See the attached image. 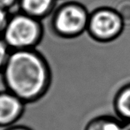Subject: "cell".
I'll return each mask as SVG.
<instances>
[{
    "label": "cell",
    "mask_w": 130,
    "mask_h": 130,
    "mask_svg": "<svg viewBox=\"0 0 130 130\" xmlns=\"http://www.w3.org/2000/svg\"><path fill=\"white\" fill-rule=\"evenodd\" d=\"M116 110L123 122L130 120V85L124 88L117 95Z\"/></svg>",
    "instance_id": "obj_7"
},
{
    "label": "cell",
    "mask_w": 130,
    "mask_h": 130,
    "mask_svg": "<svg viewBox=\"0 0 130 130\" xmlns=\"http://www.w3.org/2000/svg\"><path fill=\"white\" fill-rule=\"evenodd\" d=\"M4 130H32L30 127L25 126V125H22V124H16L14 126L8 127Z\"/></svg>",
    "instance_id": "obj_12"
},
{
    "label": "cell",
    "mask_w": 130,
    "mask_h": 130,
    "mask_svg": "<svg viewBox=\"0 0 130 130\" xmlns=\"http://www.w3.org/2000/svg\"><path fill=\"white\" fill-rule=\"evenodd\" d=\"M44 35L42 21L19 11L10 13L2 37L11 50L36 49Z\"/></svg>",
    "instance_id": "obj_2"
},
{
    "label": "cell",
    "mask_w": 130,
    "mask_h": 130,
    "mask_svg": "<svg viewBox=\"0 0 130 130\" xmlns=\"http://www.w3.org/2000/svg\"><path fill=\"white\" fill-rule=\"evenodd\" d=\"M58 0H19L18 11L42 21L51 16Z\"/></svg>",
    "instance_id": "obj_6"
},
{
    "label": "cell",
    "mask_w": 130,
    "mask_h": 130,
    "mask_svg": "<svg viewBox=\"0 0 130 130\" xmlns=\"http://www.w3.org/2000/svg\"><path fill=\"white\" fill-rule=\"evenodd\" d=\"M26 104L13 93L0 91V128L5 129L19 123L25 112Z\"/></svg>",
    "instance_id": "obj_5"
},
{
    "label": "cell",
    "mask_w": 130,
    "mask_h": 130,
    "mask_svg": "<svg viewBox=\"0 0 130 130\" xmlns=\"http://www.w3.org/2000/svg\"><path fill=\"white\" fill-rule=\"evenodd\" d=\"M0 75L5 89L26 104L43 98L52 83L50 66L37 49L11 50Z\"/></svg>",
    "instance_id": "obj_1"
},
{
    "label": "cell",
    "mask_w": 130,
    "mask_h": 130,
    "mask_svg": "<svg viewBox=\"0 0 130 130\" xmlns=\"http://www.w3.org/2000/svg\"><path fill=\"white\" fill-rule=\"evenodd\" d=\"M123 130H130V120L124 122L123 126Z\"/></svg>",
    "instance_id": "obj_13"
},
{
    "label": "cell",
    "mask_w": 130,
    "mask_h": 130,
    "mask_svg": "<svg viewBox=\"0 0 130 130\" xmlns=\"http://www.w3.org/2000/svg\"><path fill=\"white\" fill-rule=\"evenodd\" d=\"M9 14H10L9 12L0 8V37L2 36V32L5 29V24H6L8 18L9 17Z\"/></svg>",
    "instance_id": "obj_11"
},
{
    "label": "cell",
    "mask_w": 130,
    "mask_h": 130,
    "mask_svg": "<svg viewBox=\"0 0 130 130\" xmlns=\"http://www.w3.org/2000/svg\"><path fill=\"white\" fill-rule=\"evenodd\" d=\"M19 0H0V8L9 13L14 7H18Z\"/></svg>",
    "instance_id": "obj_10"
},
{
    "label": "cell",
    "mask_w": 130,
    "mask_h": 130,
    "mask_svg": "<svg viewBox=\"0 0 130 130\" xmlns=\"http://www.w3.org/2000/svg\"><path fill=\"white\" fill-rule=\"evenodd\" d=\"M50 17L53 33L60 38L74 40L86 32L90 14L80 2L66 0L56 6Z\"/></svg>",
    "instance_id": "obj_3"
},
{
    "label": "cell",
    "mask_w": 130,
    "mask_h": 130,
    "mask_svg": "<svg viewBox=\"0 0 130 130\" xmlns=\"http://www.w3.org/2000/svg\"><path fill=\"white\" fill-rule=\"evenodd\" d=\"M11 53V50L4 40V39L0 37V74L6 65Z\"/></svg>",
    "instance_id": "obj_9"
},
{
    "label": "cell",
    "mask_w": 130,
    "mask_h": 130,
    "mask_svg": "<svg viewBox=\"0 0 130 130\" xmlns=\"http://www.w3.org/2000/svg\"><path fill=\"white\" fill-rule=\"evenodd\" d=\"M123 123L113 118L100 117L90 121L85 130H123Z\"/></svg>",
    "instance_id": "obj_8"
},
{
    "label": "cell",
    "mask_w": 130,
    "mask_h": 130,
    "mask_svg": "<svg viewBox=\"0 0 130 130\" xmlns=\"http://www.w3.org/2000/svg\"><path fill=\"white\" fill-rule=\"evenodd\" d=\"M62 1H66V0H62Z\"/></svg>",
    "instance_id": "obj_14"
},
{
    "label": "cell",
    "mask_w": 130,
    "mask_h": 130,
    "mask_svg": "<svg viewBox=\"0 0 130 130\" xmlns=\"http://www.w3.org/2000/svg\"><path fill=\"white\" fill-rule=\"evenodd\" d=\"M123 27V20L116 11L101 8L90 14L87 31L97 40L110 41L121 34Z\"/></svg>",
    "instance_id": "obj_4"
}]
</instances>
